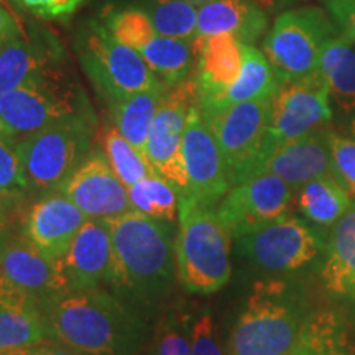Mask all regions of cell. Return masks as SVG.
<instances>
[{"label": "cell", "mask_w": 355, "mask_h": 355, "mask_svg": "<svg viewBox=\"0 0 355 355\" xmlns=\"http://www.w3.org/2000/svg\"><path fill=\"white\" fill-rule=\"evenodd\" d=\"M40 311L48 339L81 355H133L146 336L137 309L102 288L66 291Z\"/></svg>", "instance_id": "1"}, {"label": "cell", "mask_w": 355, "mask_h": 355, "mask_svg": "<svg viewBox=\"0 0 355 355\" xmlns=\"http://www.w3.org/2000/svg\"><path fill=\"white\" fill-rule=\"evenodd\" d=\"M112 239L110 286L123 301L153 306L175 282V227L141 212L105 219Z\"/></svg>", "instance_id": "2"}, {"label": "cell", "mask_w": 355, "mask_h": 355, "mask_svg": "<svg viewBox=\"0 0 355 355\" xmlns=\"http://www.w3.org/2000/svg\"><path fill=\"white\" fill-rule=\"evenodd\" d=\"M314 308L295 279H261L235 322L229 355H291Z\"/></svg>", "instance_id": "3"}, {"label": "cell", "mask_w": 355, "mask_h": 355, "mask_svg": "<svg viewBox=\"0 0 355 355\" xmlns=\"http://www.w3.org/2000/svg\"><path fill=\"white\" fill-rule=\"evenodd\" d=\"M69 117H96L86 92L63 63L0 96V132L15 145Z\"/></svg>", "instance_id": "4"}, {"label": "cell", "mask_w": 355, "mask_h": 355, "mask_svg": "<svg viewBox=\"0 0 355 355\" xmlns=\"http://www.w3.org/2000/svg\"><path fill=\"white\" fill-rule=\"evenodd\" d=\"M232 234L216 207L180 199V230L175 242L176 278L186 290L212 295L230 279Z\"/></svg>", "instance_id": "5"}, {"label": "cell", "mask_w": 355, "mask_h": 355, "mask_svg": "<svg viewBox=\"0 0 355 355\" xmlns=\"http://www.w3.org/2000/svg\"><path fill=\"white\" fill-rule=\"evenodd\" d=\"M81 68L105 105L137 92L166 86L148 68L139 51L119 42L104 24L89 20L74 40Z\"/></svg>", "instance_id": "6"}, {"label": "cell", "mask_w": 355, "mask_h": 355, "mask_svg": "<svg viewBox=\"0 0 355 355\" xmlns=\"http://www.w3.org/2000/svg\"><path fill=\"white\" fill-rule=\"evenodd\" d=\"M96 117H69L15 144L30 191H61L94 144Z\"/></svg>", "instance_id": "7"}, {"label": "cell", "mask_w": 355, "mask_h": 355, "mask_svg": "<svg viewBox=\"0 0 355 355\" xmlns=\"http://www.w3.org/2000/svg\"><path fill=\"white\" fill-rule=\"evenodd\" d=\"M329 230L288 216L235 237L237 252L261 270L295 273L321 263Z\"/></svg>", "instance_id": "8"}, {"label": "cell", "mask_w": 355, "mask_h": 355, "mask_svg": "<svg viewBox=\"0 0 355 355\" xmlns=\"http://www.w3.org/2000/svg\"><path fill=\"white\" fill-rule=\"evenodd\" d=\"M336 32L329 15L319 8L304 7L282 13L263 42V53L279 83L319 73L322 46Z\"/></svg>", "instance_id": "9"}, {"label": "cell", "mask_w": 355, "mask_h": 355, "mask_svg": "<svg viewBox=\"0 0 355 355\" xmlns=\"http://www.w3.org/2000/svg\"><path fill=\"white\" fill-rule=\"evenodd\" d=\"M198 104L194 78L171 87L163 97L146 140L145 158L153 176L176 189L180 199L188 198L189 181L183 158V135L189 110Z\"/></svg>", "instance_id": "10"}, {"label": "cell", "mask_w": 355, "mask_h": 355, "mask_svg": "<svg viewBox=\"0 0 355 355\" xmlns=\"http://www.w3.org/2000/svg\"><path fill=\"white\" fill-rule=\"evenodd\" d=\"M272 99L245 101L216 110H201L229 168L230 183L254 175L265 148Z\"/></svg>", "instance_id": "11"}, {"label": "cell", "mask_w": 355, "mask_h": 355, "mask_svg": "<svg viewBox=\"0 0 355 355\" xmlns=\"http://www.w3.org/2000/svg\"><path fill=\"white\" fill-rule=\"evenodd\" d=\"M331 119L329 87L321 73L298 81L282 83L270 102L263 155L275 145L322 130Z\"/></svg>", "instance_id": "12"}, {"label": "cell", "mask_w": 355, "mask_h": 355, "mask_svg": "<svg viewBox=\"0 0 355 355\" xmlns=\"http://www.w3.org/2000/svg\"><path fill=\"white\" fill-rule=\"evenodd\" d=\"M296 191L272 173H259L234 184L216 206L232 237L291 216Z\"/></svg>", "instance_id": "13"}, {"label": "cell", "mask_w": 355, "mask_h": 355, "mask_svg": "<svg viewBox=\"0 0 355 355\" xmlns=\"http://www.w3.org/2000/svg\"><path fill=\"white\" fill-rule=\"evenodd\" d=\"M183 158L189 181L188 198L201 206L216 207L232 188V183L220 146L204 121L199 104L189 110L186 121Z\"/></svg>", "instance_id": "14"}, {"label": "cell", "mask_w": 355, "mask_h": 355, "mask_svg": "<svg viewBox=\"0 0 355 355\" xmlns=\"http://www.w3.org/2000/svg\"><path fill=\"white\" fill-rule=\"evenodd\" d=\"M0 282L25 293L40 308L46 300L69 291L63 259L46 257L24 234L0 237Z\"/></svg>", "instance_id": "15"}, {"label": "cell", "mask_w": 355, "mask_h": 355, "mask_svg": "<svg viewBox=\"0 0 355 355\" xmlns=\"http://www.w3.org/2000/svg\"><path fill=\"white\" fill-rule=\"evenodd\" d=\"M125 188L109 165L104 148L92 146L61 191L89 219H114L139 212Z\"/></svg>", "instance_id": "16"}, {"label": "cell", "mask_w": 355, "mask_h": 355, "mask_svg": "<svg viewBox=\"0 0 355 355\" xmlns=\"http://www.w3.org/2000/svg\"><path fill=\"white\" fill-rule=\"evenodd\" d=\"M89 219L63 191L43 194L24 214V235L38 250L53 260H61L69 250L83 224Z\"/></svg>", "instance_id": "17"}, {"label": "cell", "mask_w": 355, "mask_h": 355, "mask_svg": "<svg viewBox=\"0 0 355 355\" xmlns=\"http://www.w3.org/2000/svg\"><path fill=\"white\" fill-rule=\"evenodd\" d=\"M194 81L198 87V104L201 109L214 107L225 91L237 81L242 71L243 43L230 33L196 37Z\"/></svg>", "instance_id": "18"}, {"label": "cell", "mask_w": 355, "mask_h": 355, "mask_svg": "<svg viewBox=\"0 0 355 355\" xmlns=\"http://www.w3.org/2000/svg\"><path fill=\"white\" fill-rule=\"evenodd\" d=\"M69 291L96 290L112 279V239L105 219H87L63 257Z\"/></svg>", "instance_id": "19"}, {"label": "cell", "mask_w": 355, "mask_h": 355, "mask_svg": "<svg viewBox=\"0 0 355 355\" xmlns=\"http://www.w3.org/2000/svg\"><path fill=\"white\" fill-rule=\"evenodd\" d=\"M327 133L329 130L322 128L303 139L275 145L260 158L254 175L272 173L295 191L319 176L334 175Z\"/></svg>", "instance_id": "20"}, {"label": "cell", "mask_w": 355, "mask_h": 355, "mask_svg": "<svg viewBox=\"0 0 355 355\" xmlns=\"http://www.w3.org/2000/svg\"><path fill=\"white\" fill-rule=\"evenodd\" d=\"M319 278L331 300L355 308V199L343 219L329 230Z\"/></svg>", "instance_id": "21"}, {"label": "cell", "mask_w": 355, "mask_h": 355, "mask_svg": "<svg viewBox=\"0 0 355 355\" xmlns=\"http://www.w3.org/2000/svg\"><path fill=\"white\" fill-rule=\"evenodd\" d=\"M63 48L50 35L21 37L0 46V96L24 86L51 66L63 63Z\"/></svg>", "instance_id": "22"}, {"label": "cell", "mask_w": 355, "mask_h": 355, "mask_svg": "<svg viewBox=\"0 0 355 355\" xmlns=\"http://www.w3.org/2000/svg\"><path fill=\"white\" fill-rule=\"evenodd\" d=\"M268 26V19L255 0H209L198 7L196 37L230 33L254 44Z\"/></svg>", "instance_id": "23"}, {"label": "cell", "mask_w": 355, "mask_h": 355, "mask_svg": "<svg viewBox=\"0 0 355 355\" xmlns=\"http://www.w3.org/2000/svg\"><path fill=\"white\" fill-rule=\"evenodd\" d=\"M354 198L334 175L319 176L296 189L295 206L318 227L331 230L352 206Z\"/></svg>", "instance_id": "24"}, {"label": "cell", "mask_w": 355, "mask_h": 355, "mask_svg": "<svg viewBox=\"0 0 355 355\" xmlns=\"http://www.w3.org/2000/svg\"><path fill=\"white\" fill-rule=\"evenodd\" d=\"M319 73L329 94L344 112L355 110V48L347 35L337 32L327 40L319 58Z\"/></svg>", "instance_id": "25"}, {"label": "cell", "mask_w": 355, "mask_h": 355, "mask_svg": "<svg viewBox=\"0 0 355 355\" xmlns=\"http://www.w3.org/2000/svg\"><path fill=\"white\" fill-rule=\"evenodd\" d=\"M168 91V86L153 87L107 105L114 125L144 157L150 127Z\"/></svg>", "instance_id": "26"}, {"label": "cell", "mask_w": 355, "mask_h": 355, "mask_svg": "<svg viewBox=\"0 0 355 355\" xmlns=\"http://www.w3.org/2000/svg\"><path fill=\"white\" fill-rule=\"evenodd\" d=\"M279 84L282 83H279L277 74H275L265 53L255 48L254 44L243 43L242 71L239 74L237 81L225 91V94L220 97V101L217 102L214 107L199 109L216 110L245 101L272 99L275 92L278 91Z\"/></svg>", "instance_id": "27"}, {"label": "cell", "mask_w": 355, "mask_h": 355, "mask_svg": "<svg viewBox=\"0 0 355 355\" xmlns=\"http://www.w3.org/2000/svg\"><path fill=\"white\" fill-rule=\"evenodd\" d=\"M148 68L168 87H175L194 73L196 51L193 42L157 35L139 51Z\"/></svg>", "instance_id": "28"}, {"label": "cell", "mask_w": 355, "mask_h": 355, "mask_svg": "<svg viewBox=\"0 0 355 355\" xmlns=\"http://www.w3.org/2000/svg\"><path fill=\"white\" fill-rule=\"evenodd\" d=\"M291 355H355L344 318L334 309H314Z\"/></svg>", "instance_id": "29"}, {"label": "cell", "mask_w": 355, "mask_h": 355, "mask_svg": "<svg viewBox=\"0 0 355 355\" xmlns=\"http://www.w3.org/2000/svg\"><path fill=\"white\" fill-rule=\"evenodd\" d=\"M48 339L40 311L0 304V355L30 347Z\"/></svg>", "instance_id": "30"}, {"label": "cell", "mask_w": 355, "mask_h": 355, "mask_svg": "<svg viewBox=\"0 0 355 355\" xmlns=\"http://www.w3.org/2000/svg\"><path fill=\"white\" fill-rule=\"evenodd\" d=\"M145 12L162 37L193 42L198 28V6L186 0H145Z\"/></svg>", "instance_id": "31"}, {"label": "cell", "mask_w": 355, "mask_h": 355, "mask_svg": "<svg viewBox=\"0 0 355 355\" xmlns=\"http://www.w3.org/2000/svg\"><path fill=\"white\" fill-rule=\"evenodd\" d=\"M102 146H104L109 165L112 166L115 175L127 188L145 178L153 176L144 155L117 130L115 125L105 128L104 137H102Z\"/></svg>", "instance_id": "32"}, {"label": "cell", "mask_w": 355, "mask_h": 355, "mask_svg": "<svg viewBox=\"0 0 355 355\" xmlns=\"http://www.w3.org/2000/svg\"><path fill=\"white\" fill-rule=\"evenodd\" d=\"M105 28L119 42L140 51L150 40L157 37L153 21L141 6H127L122 8H110L104 13Z\"/></svg>", "instance_id": "33"}, {"label": "cell", "mask_w": 355, "mask_h": 355, "mask_svg": "<svg viewBox=\"0 0 355 355\" xmlns=\"http://www.w3.org/2000/svg\"><path fill=\"white\" fill-rule=\"evenodd\" d=\"M135 209L153 219L173 222L178 214V193L157 176H148L128 188Z\"/></svg>", "instance_id": "34"}, {"label": "cell", "mask_w": 355, "mask_h": 355, "mask_svg": "<svg viewBox=\"0 0 355 355\" xmlns=\"http://www.w3.org/2000/svg\"><path fill=\"white\" fill-rule=\"evenodd\" d=\"M30 191L15 145L0 139V196L7 201H21Z\"/></svg>", "instance_id": "35"}, {"label": "cell", "mask_w": 355, "mask_h": 355, "mask_svg": "<svg viewBox=\"0 0 355 355\" xmlns=\"http://www.w3.org/2000/svg\"><path fill=\"white\" fill-rule=\"evenodd\" d=\"M332 173L355 199V140L329 132Z\"/></svg>", "instance_id": "36"}, {"label": "cell", "mask_w": 355, "mask_h": 355, "mask_svg": "<svg viewBox=\"0 0 355 355\" xmlns=\"http://www.w3.org/2000/svg\"><path fill=\"white\" fill-rule=\"evenodd\" d=\"M87 0H17L20 7L42 20H68Z\"/></svg>", "instance_id": "37"}, {"label": "cell", "mask_w": 355, "mask_h": 355, "mask_svg": "<svg viewBox=\"0 0 355 355\" xmlns=\"http://www.w3.org/2000/svg\"><path fill=\"white\" fill-rule=\"evenodd\" d=\"M191 355H222L214 336V326L209 314H202L193 326Z\"/></svg>", "instance_id": "38"}, {"label": "cell", "mask_w": 355, "mask_h": 355, "mask_svg": "<svg viewBox=\"0 0 355 355\" xmlns=\"http://www.w3.org/2000/svg\"><path fill=\"white\" fill-rule=\"evenodd\" d=\"M322 3L336 28L355 43V0H322Z\"/></svg>", "instance_id": "39"}, {"label": "cell", "mask_w": 355, "mask_h": 355, "mask_svg": "<svg viewBox=\"0 0 355 355\" xmlns=\"http://www.w3.org/2000/svg\"><path fill=\"white\" fill-rule=\"evenodd\" d=\"M157 355H191V344L181 329L166 322L158 337Z\"/></svg>", "instance_id": "40"}, {"label": "cell", "mask_w": 355, "mask_h": 355, "mask_svg": "<svg viewBox=\"0 0 355 355\" xmlns=\"http://www.w3.org/2000/svg\"><path fill=\"white\" fill-rule=\"evenodd\" d=\"M21 37L26 33L20 15L8 0H0V46Z\"/></svg>", "instance_id": "41"}, {"label": "cell", "mask_w": 355, "mask_h": 355, "mask_svg": "<svg viewBox=\"0 0 355 355\" xmlns=\"http://www.w3.org/2000/svg\"><path fill=\"white\" fill-rule=\"evenodd\" d=\"M3 355H81L74 350H71L64 345H56V344H48L46 340L44 343L30 345V347H24V349H17L12 350V352H7Z\"/></svg>", "instance_id": "42"}, {"label": "cell", "mask_w": 355, "mask_h": 355, "mask_svg": "<svg viewBox=\"0 0 355 355\" xmlns=\"http://www.w3.org/2000/svg\"><path fill=\"white\" fill-rule=\"evenodd\" d=\"M7 199L0 196V224L3 225V217H6V207H7Z\"/></svg>", "instance_id": "43"}, {"label": "cell", "mask_w": 355, "mask_h": 355, "mask_svg": "<svg viewBox=\"0 0 355 355\" xmlns=\"http://www.w3.org/2000/svg\"><path fill=\"white\" fill-rule=\"evenodd\" d=\"M186 2H189V3H194V6H202V3H206V2H209V0H186Z\"/></svg>", "instance_id": "44"}, {"label": "cell", "mask_w": 355, "mask_h": 355, "mask_svg": "<svg viewBox=\"0 0 355 355\" xmlns=\"http://www.w3.org/2000/svg\"><path fill=\"white\" fill-rule=\"evenodd\" d=\"M350 133H352V139L355 140V121H352V123H350Z\"/></svg>", "instance_id": "45"}, {"label": "cell", "mask_w": 355, "mask_h": 355, "mask_svg": "<svg viewBox=\"0 0 355 355\" xmlns=\"http://www.w3.org/2000/svg\"><path fill=\"white\" fill-rule=\"evenodd\" d=\"M0 139H2V140H3V135H2V132H0Z\"/></svg>", "instance_id": "46"}, {"label": "cell", "mask_w": 355, "mask_h": 355, "mask_svg": "<svg viewBox=\"0 0 355 355\" xmlns=\"http://www.w3.org/2000/svg\"><path fill=\"white\" fill-rule=\"evenodd\" d=\"M2 227H3V225H2V224H0V230H2Z\"/></svg>", "instance_id": "47"}]
</instances>
